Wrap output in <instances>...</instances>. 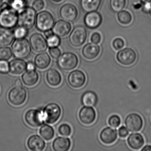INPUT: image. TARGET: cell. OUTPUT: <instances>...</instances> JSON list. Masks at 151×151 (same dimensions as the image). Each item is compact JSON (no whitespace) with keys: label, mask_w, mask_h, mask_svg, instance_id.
I'll list each match as a JSON object with an SVG mask.
<instances>
[{"label":"cell","mask_w":151,"mask_h":151,"mask_svg":"<svg viewBox=\"0 0 151 151\" xmlns=\"http://www.w3.org/2000/svg\"><path fill=\"white\" fill-rule=\"evenodd\" d=\"M126 5V0H109V6L111 10L118 13L123 10Z\"/></svg>","instance_id":"obj_31"},{"label":"cell","mask_w":151,"mask_h":151,"mask_svg":"<svg viewBox=\"0 0 151 151\" xmlns=\"http://www.w3.org/2000/svg\"><path fill=\"white\" fill-rule=\"evenodd\" d=\"M12 52L17 59L28 58L31 53V46L29 41L25 38L17 39L12 45Z\"/></svg>","instance_id":"obj_1"},{"label":"cell","mask_w":151,"mask_h":151,"mask_svg":"<svg viewBox=\"0 0 151 151\" xmlns=\"http://www.w3.org/2000/svg\"><path fill=\"white\" fill-rule=\"evenodd\" d=\"M61 114V108L58 104L49 103L45 106L42 112L44 122L48 124H53L59 120Z\"/></svg>","instance_id":"obj_4"},{"label":"cell","mask_w":151,"mask_h":151,"mask_svg":"<svg viewBox=\"0 0 151 151\" xmlns=\"http://www.w3.org/2000/svg\"><path fill=\"white\" fill-rule=\"evenodd\" d=\"M118 133L119 137L124 138L129 135V131L125 126H122L118 129Z\"/></svg>","instance_id":"obj_43"},{"label":"cell","mask_w":151,"mask_h":151,"mask_svg":"<svg viewBox=\"0 0 151 151\" xmlns=\"http://www.w3.org/2000/svg\"><path fill=\"white\" fill-rule=\"evenodd\" d=\"M141 151H151V145H146L142 149Z\"/></svg>","instance_id":"obj_47"},{"label":"cell","mask_w":151,"mask_h":151,"mask_svg":"<svg viewBox=\"0 0 151 151\" xmlns=\"http://www.w3.org/2000/svg\"><path fill=\"white\" fill-rule=\"evenodd\" d=\"M127 143L132 149L139 150L145 144V139L139 133H132L130 134L127 138Z\"/></svg>","instance_id":"obj_22"},{"label":"cell","mask_w":151,"mask_h":151,"mask_svg":"<svg viewBox=\"0 0 151 151\" xmlns=\"http://www.w3.org/2000/svg\"><path fill=\"white\" fill-rule=\"evenodd\" d=\"M45 32V37H46L47 38V37L51 36L52 34H53V32L51 30L47 31L45 32Z\"/></svg>","instance_id":"obj_49"},{"label":"cell","mask_w":151,"mask_h":151,"mask_svg":"<svg viewBox=\"0 0 151 151\" xmlns=\"http://www.w3.org/2000/svg\"><path fill=\"white\" fill-rule=\"evenodd\" d=\"M29 42L32 48L37 52H45L48 46L47 40L40 33H34L32 35L30 38Z\"/></svg>","instance_id":"obj_13"},{"label":"cell","mask_w":151,"mask_h":151,"mask_svg":"<svg viewBox=\"0 0 151 151\" xmlns=\"http://www.w3.org/2000/svg\"><path fill=\"white\" fill-rule=\"evenodd\" d=\"M36 17V11L32 7L26 6L18 14L17 24L29 30L34 27Z\"/></svg>","instance_id":"obj_2"},{"label":"cell","mask_w":151,"mask_h":151,"mask_svg":"<svg viewBox=\"0 0 151 151\" xmlns=\"http://www.w3.org/2000/svg\"><path fill=\"white\" fill-rule=\"evenodd\" d=\"M108 122L109 126L113 128H116L121 124V118L117 115H113L109 118Z\"/></svg>","instance_id":"obj_38"},{"label":"cell","mask_w":151,"mask_h":151,"mask_svg":"<svg viewBox=\"0 0 151 151\" xmlns=\"http://www.w3.org/2000/svg\"><path fill=\"white\" fill-rule=\"evenodd\" d=\"M143 3H148L151 4V0H140Z\"/></svg>","instance_id":"obj_50"},{"label":"cell","mask_w":151,"mask_h":151,"mask_svg":"<svg viewBox=\"0 0 151 151\" xmlns=\"http://www.w3.org/2000/svg\"><path fill=\"white\" fill-rule=\"evenodd\" d=\"M71 26L68 22L64 20H59L54 24L52 28L54 34L62 37L68 35L71 30Z\"/></svg>","instance_id":"obj_18"},{"label":"cell","mask_w":151,"mask_h":151,"mask_svg":"<svg viewBox=\"0 0 151 151\" xmlns=\"http://www.w3.org/2000/svg\"><path fill=\"white\" fill-rule=\"evenodd\" d=\"M68 82L69 85L75 89L83 87L86 82L85 74L79 70H73L69 74Z\"/></svg>","instance_id":"obj_12"},{"label":"cell","mask_w":151,"mask_h":151,"mask_svg":"<svg viewBox=\"0 0 151 151\" xmlns=\"http://www.w3.org/2000/svg\"><path fill=\"white\" fill-rule=\"evenodd\" d=\"M39 133L46 140H50L54 137L55 131L52 127L48 124H44L40 127Z\"/></svg>","instance_id":"obj_30"},{"label":"cell","mask_w":151,"mask_h":151,"mask_svg":"<svg viewBox=\"0 0 151 151\" xmlns=\"http://www.w3.org/2000/svg\"><path fill=\"white\" fill-rule=\"evenodd\" d=\"M28 148L32 151H41L45 147L46 143L45 140L38 135L30 136L27 142Z\"/></svg>","instance_id":"obj_20"},{"label":"cell","mask_w":151,"mask_h":151,"mask_svg":"<svg viewBox=\"0 0 151 151\" xmlns=\"http://www.w3.org/2000/svg\"><path fill=\"white\" fill-rule=\"evenodd\" d=\"M99 46L94 43H88L82 49V55L85 59L93 60L97 58L100 52Z\"/></svg>","instance_id":"obj_19"},{"label":"cell","mask_w":151,"mask_h":151,"mask_svg":"<svg viewBox=\"0 0 151 151\" xmlns=\"http://www.w3.org/2000/svg\"><path fill=\"white\" fill-rule=\"evenodd\" d=\"M60 15L64 21L71 22L76 20L78 12L76 7L74 5L68 3L61 7Z\"/></svg>","instance_id":"obj_14"},{"label":"cell","mask_w":151,"mask_h":151,"mask_svg":"<svg viewBox=\"0 0 151 151\" xmlns=\"http://www.w3.org/2000/svg\"><path fill=\"white\" fill-rule=\"evenodd\" d=\"M22 78L25 85L32 86L35 85L38 82L39 76L35 70H28L23 74Z\"/></svg>","instance_id":"obj_25"},{"label":"cell","mask_w":151,"mask_h":151,"mask_svg":"<svg viewBox=\"0 0 151 151\" xmlns=\"http://www.w3.org/2000/svg\"><path fill=\"white\" fill-rule=\"evenodd\" d=\"M78 59L75 54L70 52L64 53L58 58L57 63L60 69L66 71L72 70L78 65Z\"/></svg>","instance_id":"obj_5"},{"label":"cell","mask_w":151,"mask_h":151,"mask_svg":"<svg viewBox=\"0 0 151 151\" xmlns=\"http://www.w3.org/2000/svg\"><path fill=\"white\" fill-rule=\"evenodd\" d=\"M99 138L103 144L111 145L115 142L117 139V130L111 127H106L101 132Z\"/></svg>","instance_id":"obj_17"},{"label":"cell","mask_w":151,"mask_h":151,"mask_svg":"<svg viewBox=\"0 0 151 151\" xmlns=\"http://www.w3.org/2000/svg\"><path fill=\"white\" fill-rule=\"evenodd\" d=\"M98 97L95 93L92 91H88L84 93L82 97L83 105L86 106H93L97 104Z\"/></svg>","instance_id":"obj_29"},{"label":"cell","mask_w":151,"mask_h":151,"mask_svg":"<svg viewBox=\"0 0 151 151\" xmlns=\"http://www.w3.org/2000/svg\"><path fill=\"white\" fill-rule=\"evenodd\" d=\"M24 120L28 125L33 128L39 127L44 122L42 112L37 109L28 110L24 115Z\"/></svg>","instance_id":"obj_10"},{"label":"cell","mask_w":151,"mask_h":151,"mask_svg":"<svg viewBox=\"0 0 151 151\" xmlns=\"http://www.w3.org/2000/svg\"><path fill=\"white\" fill-rule=\"evenodd\" d=\"M102 0H80V5L83 11L86 13L96 11L101 5Z\"/></svg>","instance_id":"obj_26"},{"label":"cell","mask_w":151,"mask_h":151,"mask_svg":"<svg viewBox=\"0 0 151 151\" xmlns=\"http://www.w3.org/2000/svg\"><path fill=\"white\" fill-rule=\"evenodd\" d=\"M51 60L49 55L46 52L41 53L36 55L34 59V64L39 69L44 70L48 68L51 63Z\"/></svg>","instance_id":"obj_27"},{"label":"cell","mask_w":151,"mask_h":151,"mask_svg":"<svg viewBox=\"0 0 151 151\" xmlns=\"http://www.w3.org/2000/svg\"><path fill=\"white\" fill-rule=\"evenodd\" d=\"M1 7H0V8H1V10H3V9H6L8 8L9 7V5L8 3H2V4H1Z\"/></svg>","instance_id":"obj_48"},{"label":"cell","mask_w":151,"mask_h":151,"mask_svg":"<svg viewBox=\"0 0 151 151\" xmlns=\"http://www.w3.org/2000/svg\"><path fill=\"white\" fill-rule=\"evenodd\" d=\"M102 22V16L97 11L87 13L84 18L85 24L90 29L98 28Z\"/></svg>","instance_id":"obj_16"},{"label":"cell","mask_w":151,"mask_h":151,"mask_svg":"<svg viewBox=\"0 0 151 151\" xmlns=\"http://www.w3.org/2000/svg\"><path fill=\"white\" fill-rule=\"evenodd\" d=\"M137 54L131 48H124L117 52L116 55L117 61L123 66H129L133 64L137 60Z\"/></svg>","instance_id":"obj_9"},{"label":"cell","mask_w":151,"mask_h":151,"mask_svg":"<svg viewBox=\"0 0 151 151\" xmlns=\"http://www.w3.org/2000/svg\"><path fill=\"white\" fill-rule=\"evenodd\" d=\"M26 0H11L10 6L17 12L20 13L26 7Z\"/></svg>","instance_id":"obj_33"},{"label":"cell","mask_w":151,"mask_h":151,"mask_svg":"<svg viewBox=\"0 0 151 151\" xmlns=\"http://www.w3.org/2000/svg\"><path fill=\"white\" fill-rule=\"evenodd\" d=\"M27 65V63L22 59L12 60L9 63V71L13 75H21L26 70Z\"/></svg>","instance_id":"obj_21"},{"label":"cell","mask_w":151,"mask_h":151,"mask_svg":"<svg viewBox=\"0 0 151 151\" xmlns=\"http://www.w3.org/2000/svg\"><path fill=\"white\" fill-rule=\"evenodd\" d=\"M14 84L16 86H22V83L21 79L17 78L15 81Z\"/></svg>","instance_id":"obj_46"},{"label":"cell","mask_w":151,"mask_h":151,"mask_svg":"<svg viewBox=\"0 0 151 151\" xmlns=\"http://www.w3.org/2000/svg\"><path fill=\"white\" fill-rule=\"evenodd\" d=\"M18 18V13L11 7L1 10L0 12V26L13 29L17 25Z\"/></svg>","instance_id":"obj_3"},{"label":"cell","mask_w":151,"mask_h":151,"mask_svg":"<svg viewBox=\"0 0 151 151\" xmlns=\"http://www.w3.org/2000/svg\"><path fill=\"white\" fill-rule=\"evenodd\" d=\"M2 1H3V0H0V6L2 4Z\"/></svg>","instance_id":"obj_53"},{"label":"cell","mask_w":151,"mask_h":151,"mask_svg":"<svg viewBox=\"0 0 151 151\" xmlns=\"http://www.w3.org/2000/svg\"><path fill=\"white\" fill-rule=\"evenodd\" d=\"M14 37L16 39L24 38L28 35V30L24 27L19 26L14 31Z\"/></svg>","instance_id":"obj_36"},{"label":"cell","mask_w":151,"mask_h":151,"mask_svg":"<svg viewBox=\"0 0 151 151\" xmlns=\"http://www.w3.org/2000/svg\"><path fill=\"white\" fill-rule=\"evenodd\" d=\"M45 6L43 0H35L32 3V8L36 12H39L44 9Z\"/></svg>","instance_id":"obj_40"},{"label":"cell","mask_w":151,"mask_h":151,"mask_svg":"<svg viewBox=\"0 0 151 151\" xmlns=\"http://www.w3.org/2000/svg\"><path fill=\"white\" fill-rule=\"evenodd\" d=\"M143 123L142 117L136 113L128 115L124 121L125 126L129 131L133 132L140 131L143 127Z\"/></svg>","instance_id":"obj_11"},{"label":"cell","mask_w":151,"mask_h":151,"mask_svg":"<svg viewBox=\"0 0 151 151\" xmlns=\"http://www.w3.org/2000/svg\"><path fill=\"white\" fill-rule=\"evenodd\" d=\"M9 71V63L6 61L0 60V73L6 74Z\"/></svg>","instance_id":"obj_42"},{"label":"cell","mask_w":151,"mask_h":151,"mask_svg":"<svg viewBox=\"0 0 151 151\" xmlns=\"http://www.w3.org/2000/svg\"><path fill=\"white\" fill-rule=\"evenodd\" d=\"M26 90L22 86H15L9 91L8 98L13 106H20L23 104L27 99Z\"/></svg>","instance_id":"obj_8"},{"label":"cell","mask_w":151,"mask_h":151,"mask_svg":"<svg viewBox=\"0 0 151 151\" xmlns=\"http://www.w3.org/2000/svg\"><path fill=\"white\" fill-rule=\"evenodd\" d=\"M47 42L49 47H55L60 45L61 40L60 37L53 33L47 38Z\"/></svg>","instance_id":"obj_35"},{"label":"cell","mask_w":151,"mask_h":151,"mask_svg":"<svg viewBox=\"0 0 151 151\" xmlns=\"http://www.w3.org/2000/svg\"><path fill=\"white\" fill-rule=\"evenodd\" d=\"M78 118L81 123L83 124L86 125L91 124L96 119V111L91 106L83 107L79 110Z\"/></svg>","instance_id":"obj_15"},{"label":"cell","mask_w":151,"mask_h":151,"mask_svg":"<svg viewBox=\"0 0 151 151\" xmlns=\"http://www.w3.org/2000/svg\"><path fill=\"white\" fill-rule=\"evenodd\" d=\"M36 23L37 29L45 32L52 29L55 24L54 18L48 11H42L37 15Z\"/></svg>","instance_id":"obj_6"},{"label":"cell","mask_w":151,"mask_h":151,"mask_svg":"<svg viewBox=\"0 0 151 151\" xmlns=\"http://www.w3.org/2000/svg\"><path fill=\"white\" fill-rule=\"evenodd\" d=\"M148 13L149 14V15H150V17H151V8H150V9H149V12H148Z\"/></svg>","instance_id":"obj_52"},{"label":"cell","mask_w":151,"mask_h":151,"mask_svg":"<svg viewBox=\"0 0 151 151\" xmlns=\"http://www.w3.org/2000/svg\"><path fill=\"white\" fill-rule=\"evenodd\" d=\"M48 52L51 57L54 59H58L61 54L60 50L57 47H50L48 50Z\"/></svg>","instance_id":"obj_41"},{"label":"cell","mask_w":151,"mask_h":151,"mask_svg":"<svg viewBox=\"0 0 151 151\" xmlns=\"http://www.w3.org/2000/svg\"><path fill=\"white\" fill-rule=\"evenodd\" d=\"M51 1L53 2H56V3H58V2H61L62 0H50Z\"/></svg>","instance_id":"obj_51"},{"label":"cell","mask_w":151,"mask_h":151,"mask_svg":"<svg viewBox=\"0 0 151 151\" xmlns=\"http://www.w3.org/2000/svg\"><path fill=\"white\" fill-rule=\"evenodd\" d=\"M112 45L116 50H120L124 47V41L121 38H116L113 41Z\"/></svg>","instance_id":"obj_39"},{"label":"cell","mask_w":151,"mask_h":151,"mask_svg":"<svg viewBox=\"0 0 151 151\" xmlns=\"http://www.w3.org/2000/svg\"><path fill=\"white\" fill-rule=\"evenodd\" d=\"M27 69L28 70H35V65L32 63H27Z\"/></svg>","instance_id":"obj_45"},{"label":"cell","mask_w":151,"mask_h":151,"mask_svg":"<svg viewBox=\"0 0 151 151\" xmlns=\"http://www.w3.org/2000/svg\"><path fill=\"white\" fill-rule=\"evenodd\" d=\"M46 79L49 85L55 87L60 85L61 83V75L57 70L49 69L47 71Z\"/></svg>","instance_id":"obj_24"},{"label":"cell","mask_w":151,"mask_h":151,"mask_svg":"<svg viewBox=\"0 0 151 151\" xmlns=\"http://www.w3.org/2000/svg\"><path fill=\"white\" fill-rule=\"evenodd\" d=\"M58 132L61 135L68 137L71 134L72 129L70 126L68 124H62L58 128Z\"/></svg>","instance_id":"obj_37"},{"label":"cell","mask_w":151,"mask_h":151,"mask_svg":"<svg viewBox=\"0 0 151 151\" xmlns=\"http://www.w3.org/2000/svg\"><path fill=\"white\" fill-rule=\"evenodd\" d=\"M14 32L9 29L0 28V46L9 45L14 40Z\"/></svg>","instance_id":"obj_28"},{"label":"cell","mask_w":151,"mask_h":151,"mask_svg":"<svg viewBox=\"0 0 151 151\" xmlns=\"http://www.w3.org/2000/svg\"><path fill=\"white\" fill-rule=\"evenodd\" d=\"M101 36L99 33L97 32H94L91 36V40L92 43L99 44L101 41Z\"/></svg>","instance_id":"obj_44"},{"label":"cell","mask_w":151,"mask_h":151,"mask_svg":"<svg viewBox=\"0 0 151 151\" xmlns=\"http://www.w3.org/2000/svg\"><path fill=\"white\" fill-rule=\"evenodd\" d=\"M13 55L10 48L6 47H0V60L8 61L12 58Z\"/></svg>","instance_id":"obj_34"},{"label":"cell","mask_w":151,"mask_h":151,"mask_svg":"<svg viewBox=\"0 0 151 151\" xmlns=\"http://www.w3.org/2000/svg\"><path fill=\"white\" fill-rule=\"evenodd\" d=\"M117 17L119 22L123 25L130 24L132 21L131 14L126 10H122L118 12Z\"/></svg>","instance_id":"obj_32"},{"label":"cell","mask_w":151,"mask_h":151,"mask_svg":"<svg viewBox=\"0 0 151 151\" xmlns=\"http://www.w3.org/2000/svg\"><path fill=\"white\" fill-rule=\"evenodd\" d=\"M71 145V141L68 138L59 137L55 139L52 147L55 151H67L69 150Z\"/></svg>","instance_id":"obj_23"},{"label":"cell","mask_w":151,"mask_h":151,"mask_svg":"<svg viewBox=\"0 0 151 151\" xmlns=\"http://www.w3.org/2000/svg\"><path fill=\"white\" fill-rule=\"evenodd\" d=\"M87 31L83 26H78L74 28L69 37V41L71 45L79 47L83 45L87 38Z\"/></svg>","instance_id":"obj_7"}]
</instances>
